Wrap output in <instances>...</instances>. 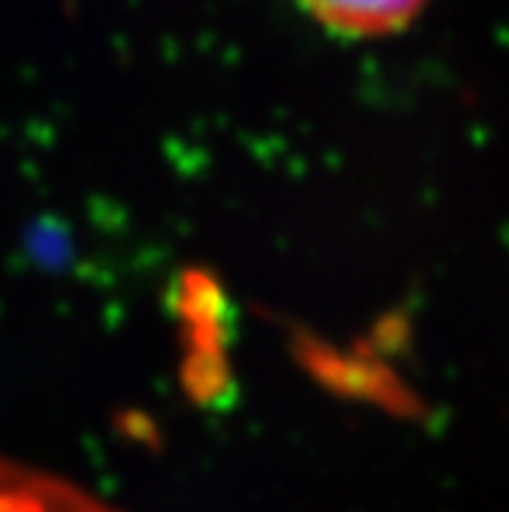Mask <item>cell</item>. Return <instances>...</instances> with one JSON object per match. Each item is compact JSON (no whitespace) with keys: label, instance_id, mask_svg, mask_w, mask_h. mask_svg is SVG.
Here are the masks:
<instances>
[{"label":"cell","instance_id":"6da1fadb","mask_svg":"<svg viewBox=\"0 0 509 512\" xmlns=\"http://www.w3.org/2000/svg\"><path fill=\"white\" fill-rule=\"evenodd\" d=\"M430 0H298V7L332 37L384 40L421 19Z\"/></svg>","mask_w":509,"mask_h":512},{"label":"cell","instance_id":"7a4b0ae2","mask_svg":"<svg viewBox=\"0 0 509 512\" xmlns=\"http://www.w3.org/2000/svg\"><path fill=\"white\" fill-rule=\"evenodd\" d=\"M0 512H114L74 485L0 463Z\"/></svg>","mask_w":509,"mask_h":512}]
</instances>
